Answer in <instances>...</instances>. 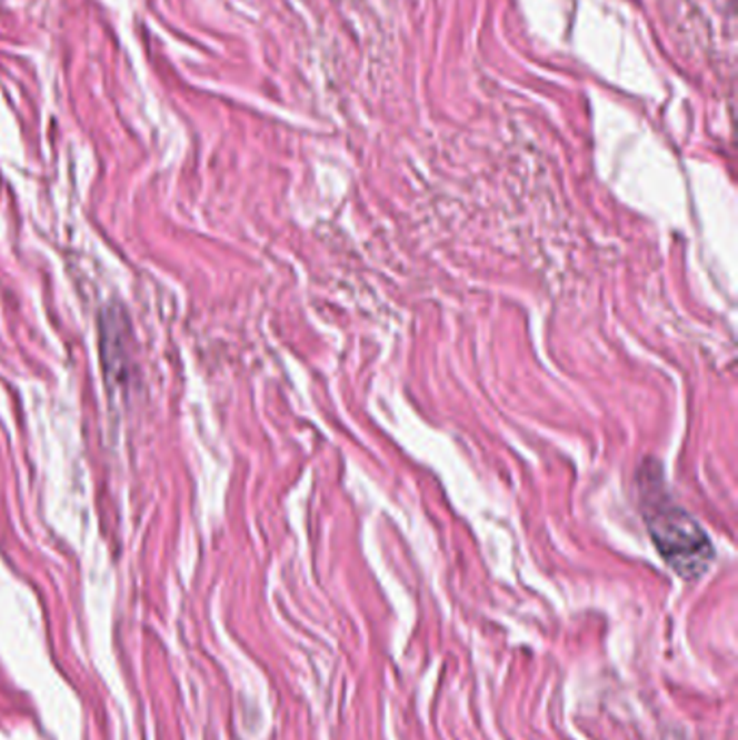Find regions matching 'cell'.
Wrapping results in <instances>:
<instances>
[{
  "instance_id": "1",
  "label": "cell",
  "mask_w": 738,
  "mask_h": 740,
  "mask_svg": "<svg viewBox=\"0 0 738 740\" xmlns=\"http://www.w3.org/2000/svg\"><path fill=\"white\" fill-rule=\"evenodd\" d=\"M648 531L667 566L685 580L706 574L715 559L710 537L685 509L650 500L646 509Z\"/></svg>"
}]
</instances>
